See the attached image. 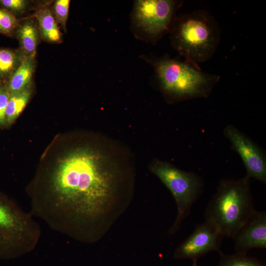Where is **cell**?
<instances>
[{
    "label": "cell",
    "mask_w": 266,
    "mask_h": 266,
    "mask_svg": "<svg viewBox=\"0 0 266 266\" xmlns=\"http://www.w3.org/2000/svg\"><path fill=\"white\" fill-rule=\"evenodd\" d=\"M106 155L88 146L71 150L31 196V214L53 230L91 243L118 204L119 171Z\"/></svg>",
    "instance_id": "cell-1"
},
{
    "label": "cell",
    "mask_w": 266,
    "mask_h": 266,
    "mask_svg": "<svg viewBox=\"0 0 266 266\" xmlns=\"http://www.w3.org/2000/svg\"><path fill=\"white\" fill-rule=\"evenodd\" d=\"M170 32L174 48L185 62L197 66L212 57L221 38L217 22L203 10L175 18Z\"/></svg>",
    "instance_id": "cell-2"
},
{
    "label": "cell",
    "mask_w": 266,
    "mask_h": 266,
    "mask_svg": "<svg viewBox=\"0 0 266 266\" xmlns=\"http://www.w3.org/2000/svg\"><path fill=\"white\" fill-rule=\"evenodd\" d=\"M250 180L245 175L239 179L221 181L206 208L205 221L224 236L233 238L255 211Z\"/></svg>",
    "instance_id": "cell-3"
},
{
    "label": "cell",
    "mask_w": 266,
    "mask_h": 266,
    "mask_svg": "<svg viewBox=\"0 0 266 266\" xmlns=\"http://www.w3.org/2000/svg\"><path fill=\"white\" fill-rule=\"evenodd\" d=\"M154 66L162 90L177 101L208 97L220 78L200 66L167 57L156 61Z\"/></svg>",
    "instance_id": "cell-4"
},
{
    "label": "cell",
    "mask_w": 266,
    "mask_h": 266,
    "mask_svg": "<svg viewBox=\"0 0 266 266\" xmlns=\"http://www.w3.org/2000/svg\"><path fill=\"white\" fill-rule=\"evenodd\" d=\"M40 227L31 213L0 194V257L26 254L38 244Z\"/></svg>",
    "instance_id": "cell-5"
},
{
    "label": "cell",
    "mask_w": 266,
    "mask_h": 266,
    "mask_svg": "<svg viewBox=\"0 0 266 266\" xmlns=\"http://www.w3.org/2000/svg\"><path fill=\"white\" fill-rule=\"evenodd\" d=\"M150 168L170 191L175 201L177 217L169 231L173 233L180 228L182 221L189 214L192 206L200 195L203 180L194 172L183 171L160 160L153 161Z\"/></svg>",
    "instance_id": "cell-6"
},
{
    "label": "cell",
    "mask_w": 266,
    "mask_h": 266,
    "mask_svg": "<svg viewBox=\"0 0 266 266\" xmlns=\"http://www.w3.org/2000/svg\"><path fill=\"white\" fill-rule=\"evenodd\" d=\"M183 2L172 0H137L133 10L134 23L151 38L157 40L170 32L175 11Z\"/></svg>",
    "instance_id": "cell-7"
},
{
    "label": "cell",
    "mask_w": 266,
    "mask_h": 266,
    "mask_svg": "<svg viewBox=\"0 0 266 266\" xmlns=\"http://www.w3.org/2000/svg\"><path fill=\"white\" fill-rule=\"evenodd\" d=\"M224 134L241 157L246 169V176L266 183V159L262 149L233 125L225 128Z\"/></svg>",
    "instance_id": "cell-8"
},
{
    "label": "cell",
    "mask_w": 266,
    "mask_h": 266,
    "mask_svg": "<svg viewBox=\"0 0 266 266\" xmlns=\"http://www.w3.org/2000/svg\"><path fill=\"white\" fill-rule=\"evenodd\" d=\"M224 236L212 224L205 221L198 225L192 233L175 250V259H189L197 261L213 251H219Z\"/></svg>",
    "instance_id": "cell-9"
},
{
    "label": "cell",
    "mask_w": 266,
    "mask_h": 266,
    "mask_svg": "<svg viewBox=\"0 0 266 266\" xmlns=\"http://www.w3.org/2000/svg\"><path fill=\"white\" fill-rule=\"evenodd\" d=\"M233 238L236 253L247 254L252 248H266V212L255 210Z\"/></svg>",
    "instance_id": "cell-10"
},
{
    "label": "cell",
    "mask_w": 266,
    "mask_h": 266,
    "mask_svg": "<svg viewBox=\"0 0 266 266\" xmlns=\"http://www.w3.org/2000/svg\"><path fill=\"white\" fill-rule=\"evenodd\" d=\"M35 54L26 56L5 83L9 93L23 90L32 85L35 66Z\"/></svg>",
    "instance_id": "cell-11"
},
{
    "label": "cell",
    "mask_w": 266,
    "mask_h": 266,
    "mask_svg": "<svg viewBox=\"0 0 266 266\" xmlns=\"http://www.w3.org/2000/svg\"><path fill=\"white\" fill-rule=\"evenodd\" d=\"M17 37L20 44V49L26 56L35 54L39 41L40 31L36 24L28 20L17 27Z\"/></svg>",
    "instance_id": "cell-12"
},
{
    "label": "cell",
    "mask_w": 266,
    "mask_h": 266,
    "mask_svg": "<svg viewBox=\"0 0 266 266\" xmlns=\"http://www.w3.org/2000/svg\"><path fill=\"white\" fill-rule=\"evenodd\" d=\"M20 49L0 48V81L5 84L26 57Z\"/></svg>",
    "instance_id": "cell-13"
},
{
    "label": "cell",
    "mask_w": 266,
    "mask_h": 266,
    "mask_svg": "<svg viewBox=\"0 0 266 266\" xmlns=\"http://www.w3.org/2000/svg\"><path fill=\"white\" fill-rule=\"evenodd\" d=\"M32 93V85L19 91L9 93L5 112V126L12 124L28 103Z\"/></svg>",
    "instance_id": "cell-14"
},
{
    "label": "cell",
    "mask_w": 266,
    "mask_h": 266,
    "mask_svg": "<svg viewBox=\"0 0 266 266\" xmlns=\"http://www.w3.org/2000/svg\"><path fill=\"white\" fill-rule=\"evenodd\" d=\"M36 16L43 38L49 42H60L61 33L51 10L47 8L40 9Z\"/></svg>",
    "instance_id": "cell-15"
},
{
    "label": "cell",
    "mask_w": 266,
    "mask_h": 266,
    "mask_svg": "<svg viewBox=\"0 0 266 266\" xmlns=\"http://www.w3.org/2000/svg\"><path fill=\"white\" fill-rule=\"evenodd\" d=\"M220 261L218 266H266L260 260L247 256V254L227 255L218 251Z\"/></svg>",
    "instance_id": "cell-16"
},
{
    "label": "cell",
    "mask_w": 266,
    "mask_h": 266,
    "mask_svg": "<svg viewBox=\"0 0 266 266\" xmlns=\"http://www.w3.org/2000/svg\"><path fill=\"white\" fill-rule=\"evenodd\" d=\"M69 0H57L53 5V11L57 21L66 32V25L68 19Z\"/></svg>",
    "instance_id": "cell-17"
},
{
    "label": "cell",
    "mask_w": 266,
    "mask_h": 266,
    "mask_svg": "<svg viewBox=\"0 0 266 266\" xmlns=\"http://www.w3.org/2000/svg\"><path fill=\"white\" fill-rule=\"evenodd\" d=\"M18 26L15 17L8 11L0 8V33L10 34Z\"/></svg>",
    "instance_id": "cell-18"
},
{
    "label": "cell",
    "mask_w": 266,
    "mask_h": 266,
    "mask_svg": "<svg viewBox=\"0 0 266 266\" xmlns=\"http://www.w3.org/2000/svg\"><path fill=\"white\" fill-rule=\"evenodd\" d=\"M9 92L5 84H0V127L5 126V112Z\"/></svg>",
    "instance_id": "cell-19"
},
{
    "label": "cell",
    "mask_w": 266,
    "mask_h": 266,
    "mask_svg": "<svg viewBox=\"0 0 266 266\" xmlns=\"http://www.w3.org/2000/svg\"><path fill=\"white\" fill-rule=\"evenodd\" d=\"M0 4L10 11L20 13L26 9L28 1L25 0H0Z\"/></svg>",
    "instance_id": "cell-20"
},
{
    "label": "cell",
    "mask_w": 266,
    "mask_h": 266,
    "mask_svg": "<svg viewBox=\"0 0 266 266\" xmlns=\"http://www.w3.org/2000/svg\"><path fill=\"white\" fill-rule=\"evenodd\" d=\"M191 266H198L197 265V261H193Z\"/></svg>",
    "instance_id": "cell-21"
},
{
    "label": "cell",
    "mask_w": 266,
    "mask_h": 266,
    "mask_svg": "<svg viewBox=\"0 0 266 266\" xmlns=\"http://www.w3.org/2000/svg\"><path fill=\"white\" fill-rule=\"evenodd\" d=\"M1 83H1V82H0V84Z\"/></svg>",
    "instance_id": "cell-22"
}]
</instances>
